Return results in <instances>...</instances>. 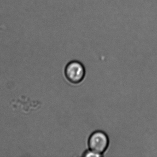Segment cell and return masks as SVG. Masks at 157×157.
<instances>
[{"instance_id":"1","label":"cell","mask_w":157,"mask_h":157,"mask_svg":"<svg viewBox=\"0 0 157 157\" xmlns=\"http://www.w3.org/2000/svg\"><path fill=\"white\" fill-rule=\"evenodd\" d=\"M86 71L85 67L81 61L77 59L69 61L64 69L66 79L72 84H78L84 79Z\"/></svg>"},{"instance_id":"2","label":"cell","mask_w":157,"mask_h":157,"mask_svg":"<svg viewBox=\"0 0 157 157\" xmlns=\"http://www.w3.org/2000/svg\"><path fill=\"white\" fill-rule=\"evenodd\" d=\"M109 145V139L107 134L101 130L93 132L88 140L89 149L103 155Z\"/></svg>"},{"instance_id":"3","label":"cell","mask_w":157,"mask_h":157,"mask_svg":"<svg viewBox=\"0 0 157 157\" xmlns=\"http://www.w3.org/2000/svg\"><path fill=\"white\" fill-rule=\"evenodd\" d=\"M103 156V155L99 154L90 149L85 151L82 155V156L86 157H102Z\"/></svg>"},{"instance_id":"4","label":"cell","mask_w":157,"mask_h":157,"mask_svg":"<svg viewBox=\"0 0 157 157\" xmlns=\"http://www.w3.org/2000/svg\"><path fill=\"white\" fill-rule=\"evenodd\" d=\"M118 43H116V44H115L114 45L115 46L117 44H118ZM114 45L113 46V47L114 46ZM112 47V46L111 47H111ZM108 48H109V47H108ZM77 50H85V49H77Z\"/></svg>"}]
</instances>
